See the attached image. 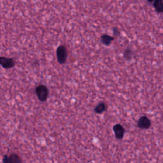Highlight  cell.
<instances>
[{"label":"cell","instance_id":"7a4b0ae2","mask_svg":"<svg viewBox=\"0 0 163 163\" xmlns=\"http://www.w3.org/2000/svg\"><path fill=\"white\" fill-rule=\"evenodd\" d=\"M57 58L58 62L60 64H64L66 61L67 59V50L64 45H60L56 51Z\"/></svg>","mask_w":163,"mask_h":163},{"label":"cell","instance_id":"8992f818","mask_svg":"<svg viewBox=\"0 0 163 163\" xmlns=\"http://www.w3.org/2000/svg\"><path fill=\"white\" fill-rule=\"evenodd\" d=\"M151 125V120L146 116H143L140 118L138 122V126L141 129H148Z\"/></svg>","mask_w":163,"mask_h":163},{"label":"cell","instance_id":"8fae6325","mask_svg":"<svg viewBox=\"0 0 163 163\" xmlns=\"http://www.w3.org/2000/svg\"><path fill=\"white\" fill-rule=\"evenodd\" d=\"M148 2H151L153 1V0H148Z\"/></svg>","mask_w":163,"mask_h":163},{"label":"cell","instance_id":"30bf717a","mask_svg":"<svg viewBox=\"0 0 163 163\" xmlns=\"http://www.w3.org/2000/svg\"><path fill=\"white\" fill-rule=\"evenodd\" d=\"M124 57L129 60L131 58V50L130 49H127L124 52Z\"/></svg>","mask_w":163,"mask_h":163},{"label":"cell","instance_id":"52a82bcc","mask_svg":"<svg viewBox=\"0 0 163 163\" xmlns=\"http://www.w3.org/2000/svg\"><path fill=\"white\" fill-rule=\"evenodd\" d=\"M113 40H114L113 37H112L107 35H103L101 36V42L105 45H110Z\"/></svg>","mask_w":163,"mask_h":163},{"label":"cell","instance_id":"3957f363","mask_svg":"<svg viewBox=\"0 0 163 163\" xmlns=\"http://www.w3.org/2000/svg\"><path fill=\"white\" fill-rule=\"evenodd\" d=\"M113 130L116 138L119 140L123 138L125 133V130L122 125L120 124L115 125L113 127Z\"/></svg>","mask_w":163,"mask_h":163},{"label":"cell","instance_id":"5b68a950","mask_svg":"<svg viewBox=\"0 0 163 163\" xmlns=\"http://www.w3.org/2000/svg\"><path fill=\"white\" fill-rule=\"evenodd\" d=\"M3 162L6 163H17V162H22L23 161L19 155L15 154H12L10 156L5 155L3 158Z\"/></svg>","mask_w":163,"mask_h":163},{"label":"cell","instance_id":"ba28073f","mask_svg":"<svg viewBox=\"0 0 163 163\" xmlns=\"http://www.w3.org/2000/svg\"><path fill=\"white\" fill-rule=\"evenodd\" d=\"M106 109V105L104 103H99L94 109V112L96 113H102L104 112Z\"/></svg>","mask_w":163,"mask_h":163},{"label":"cell","instance_id":"277c9868","mask_svg":"<svg viewBox=\"0 0 163 163\" xmlns=\"http://www.w3.org/2000/svg\"><path fill=\"white\" fill-rule=\"evenodd\" d=\"M0 64L5 69H9L15 66V62L12 58H6L1 57L0 58Z\"/></svg>","mask_w":163,"mask_h":163},{"label":"cell","instance_id":"6da1fadb","mask_svg":"<svg viewBox=\"0 0 163 163\" xmlns=\"http://www.w3.org/2000/svg\"><path fill=\"white\" fill-rule=\"evenodd\" d=\"M36 93L40 101H45L49 96L48 88L43 85H38L36 89Z\"/></svg>","mask_w":163,"mask_h":163},{"label":"cell","instance_id":"9c48e42d","mask_svg":"<svg viewBox=\"0 0 163 163\" xmlns=\"http://www.w3.org/2000/svg\"><path fill=\"white\" fill-rule=\"evenodd\" d=\"M154 6L159 12H163V2L162 0H155Z\"/></svg>","mask_w":163,"mask_h":163}]
</instances>
